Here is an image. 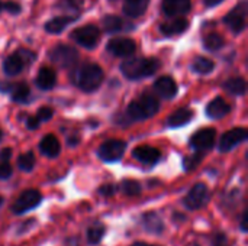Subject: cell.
Here are the masks:
<instances>
[{
  "label": "cell",
  "mask_w": 248,
  "mask_h": 246,
  "mask_svg": "<svg viewBox=\"0 0 248 246\" xmlns=\"http://www.w3.org/2000/svg\"><path fill=\"white\" fill-rule=\"evenodd\" d=\"M105 78L103 70L97 64H83L77 67L71 74V81L80 90L86 93H92L97 90Z\"/></svg>",
  "instance_id": "6da1fadb"
},
{
  "label": "cell",
  "mask_w": 248,
  "mask_h": 246,
  "mask_svg": "<svg viewBox=\"0 0 248 246\" xmlns=\"http://www.w3.org/2000/svg\"><path fill=\"white\" fill-rule=\"evenodd\" d=\"M160 68V61L155 58H131L122 62L121 71L129 80H140L155 74Z\"/></svg>",
  "instance_id": "7a4b0ae2"
},
{
  "label": "cell",
  "mask_w": 248,
  "mask_h": 246,
  "mask_svg": "<svg viewBox=\"0 0 248 246\" xmlns=\"http://www.w3.org/2000/svg\"><path fill=\"white\" fill-rule=\"evenodd\" d=\"M160 109L158 100L151 94H142L134 100L126 110V115L131 120H144L153 117Z\"/></svg>",
  "instance_id": "3957f363"
},
{
  "label": "cell",
  "mask_w": 248,
  "mask_h": 246,
  "mask_svg": "<svg viewBox=\"0 0 248 246\" xmlns=\"http://www.w3.org/2000/svg\"><path fill=\"white\" fill-rule=\"evenodd\" d=\"M33 58H35V55L32 52L25 51V49H19L17 52L9 55L3 61V71L7 75H17L26 64L33 61Z\"/></svg>",
  "instance_id": "277c9868"
},
{
  "label": "cell",
  "mask_w": 248,
  "mask_h": 246,
  "mask_svg": "<svg viewBox=\"0 0 248 246\" xmlns=\"http://www.w3.org/2000/svg\"><path fill=\"white\" fill-rule=\"evenodd\" d=\"M125 149H126V142L119 141V139H110V141L103 142L99 146L97 155L105 162H115L124 157Z\"/></svg>",
  "instance_id": "5b68a950"
},
{
  "label": "cell",
  "mask_w": 248,
  "mask_h": 246,
  "mask_svg": "<svg viewBox=\"0 0 248 246\" xmlns=\"http://www.w3.org/2000/svg\"><path fill=\"white\" fill-rule=\"evenodd\" d=\"M71 39H74V42H77L78 45L92 49L99 43L100 30L94 25H86V26L74 29V32L71 33Z\"/></svg>",
  "instance_id": "8992f818"
},
{
  "label": "cell",
  "mask_w": 248,
  "mask_h": 246,
  "mask_svg": "<svg viewBox=\"0 0 248 246\" xmlns=\"http://www.w3.org/2000/svg\"><path fill=\"white\" fill-rule=\"evenodd\" d=\"M42 202V196L38 190H26L23 191L12 206V212L15 215H23L32 209H35Z\"/></svg>",
  "instance_id": "52a82bcc"
},
{
  "label": "cell",
  "mask_w": 248,
  "mask_h": 246,
  "mask_svg": "<svg viewBox=\"0 0 248 246\" xmlns=\"http://www.w3.org/2000/svg\"><path fill=\"white\" fill-rule=\"evenodd\" d=\"M49 58H51V61L54 64H57V65H60L62 68H70L77 62L78 54L73 46L58 45L49 52Z\"/></svg>",
  "instance_id": "ba28073f"
},
{
  "label": "cell",
  "mask_w": 248,
  "mask_h": 246,
  "mask_svg": "<svg viewBox=\"0 0 248 246\" xmlns=\"http://www.w3.org/2000/svg\"><path fill=\"white\" fill-rule=\"evenodd\" d=\"M224 22L230 26V29L234 33H240L241 30H244L247 22V3L241 1L240 4H237L235 9H232L224 17Z\"/></svg>",
  "instance_id": "9c48e42d"
},
{
  "label": "cell",
  "mask_w": 248,
  "mask_h": 246,
  "mask_svg": "<svg viewBox=\"0 0 248 246\" xmlns=\"http://www.w3.org/2000/svg\"><path fill=\"white\" fill-rule=\"evenodd\" d=\"M215 139H217L215 129L205 128V129H201L196 133H193V136L190 138V146L198 152H203L214 146Z\"/></svg>",
  "instance_id": "30bf717a"
},
{
  "label": "cell",
  "mask_w": 248,
  "mask_h": 246,
  "mask_svg": "<svg viewBox=\"0 0 248 246\" xmlns=\"http://www.w3.org/2000/svg\"><path fill=\"white\" fill-rule=\"evenodd\" d=\"M248 138L247 129L244 128H234L228 132H225L219 141V151L221 152H230L240 144H243Z\"/></svg>",
  "instance_id": "8fae6325"
},
{
  "label": "cell",
  "mask_w": 248,
  "mask_h": 246,
  "mask_svg": "<svg viewBox=\"0 0 248 246\" xmlns=\"http://www.w3.org/2000/svg\"><path fill=\"white\" fill-rule=\"evenodd\" d=\"M208 197H209V193H208L206 186L205 184H196L195 187H192V190L185 197V206L189 210H198L206 204Z\"/></svg>",
  "instance_id": "7c38bea8"
},
{
  "label": "cell",
  "mask_w": 248,
  "mask_h": 246,
  "mask_svg": "<svg viewBox=\"0 0 248 246\" xmlns=\"http://www.w3.org/2000/svg\"><path fill=\"white\" fill-rule=\"evenodd\" d=\"M108 52H110L112 55L115 57H131L135 49H137V45L132 39H128V38H116V39H112L109 41L108 46H106Z\"/></svg>",
  "instance_id": "4fadbf2b"
},
{
  "label": "cell",
  "mask_w": 248,
  "mask_h": 246,
  "mask_svg": "<svg viewBox=\"0 0 248 246\" xmlns=\"http://www.w3.org/2000/svg\"><path fill=\"white\" fill-rule=\"evenodd\" d=\"M132 155L135 159H138L142 164H157L161 158V152L154 148V146H148V145H141L137 146L132 151Z\"/></svg>",
  "instance_id": "5bb4252c"
},
{
  "label": "cell",
  "mask_w": 248,
  "mask_h": 246,
  "mask_svg": "<svg viewBox=\"0 0 248 246\" xmlns=\"http://www.w3.org/2000/svg\"><path fill=\"white\" fill-rule=\"evenodd\" d=\"M192 9L190 0H163V12L167 16H182Z\"/></svg>",
  "instance_id": "9a60e30c"
},
{
  "label": "cell",
  "mask_w": 248,
  "mask_h": 246,
  "mask_svg": "<svg viewBox=\"0 0 248 246\" xmlns=\"http://www.w3.org/2000/svg\"><path fill=\"white\" fill-rule=\"evenodd\" d=\"M154 90L164 99H173L177 93V84L176 81L169 77V75H163L160 78L155 80L154 83Z\"/></svg>",
  "instance_id": "2e32d148"
},
{
  "label": "cell",
  "mask_w": 248,
  "mask_h": 246,
  "mask_svg": "<svg viewBox=\"0 0 248 246\" xmlns=\"http://www.w3.org/2000/svg\"><path fill=\"white\" fill-rule=\"evenodd\" d=\"M231 112V106L222 99V97H217L212 101H209V104L206 106V115L211 119H221L224 116H227Z\"/></svg>",
  "instance_id": "e0dca14e"
},
{
  "label": "cell",
  "mask_w": 248,
  "mask_h": 246,
  "mask_svg": "<svg viewBox=\"0 0 248 246\" xmlns=\"http://www.w3.org/2000/svg\"><path fill=\"white\" fill-rule=\"evenodd\" d=\"M39 151L42 152V155L48 158H55L60 155V151H61L60 141L54 135H45L42 141L39 142Z\"/></svg>",
  "instance_id": "ac0fdd59"
},
{
  "label": "cell",
  "mask_w": 248,
  "mask_h": 246,
  "mask_svg": "<svg viewBox=\"0 0 248 246\" xmlns=\"http://www.w3.org/2000/svg\"><path fill=\"white\" fill-rule=\"evenodd\" d=\"M0 90L4 91H10L12 99L17 103H26L29 96H31V90L25 83H17V84H4L0 86Z\"/></svg>",
  "instance_id": "d6986e66"
},
{
  "label": "cell",
  "mask_w": 248,
  "mask_h": 246,
  "mask_svg": "<svg viewBox=\"0 0 248 246\" xmlns=\"http://www.w3.org/2000/svg\"><path fill=\"white\" fill-rule=\"evenodd\" d=\"M35 83L41 90H51L57 83V74H55V71L52 68L42 67L36 74Z\"/></svg>",
  "instance_id": "ffe728a7"
},
{
  "label": "cell",
  "mask_w": 248,
  "mask_h": 246,
  "mask_svg": "<svg viewBox=\"0 0 248 246\" xmlns=\"http://www.w3.org/2000/svg\"><path fill=\"white\" fill-rule=\"evenodd\" d=\"M193 110L187 109V107H182L179 110H176L173 115H170L169 120H167V126L169 128H180L187 125L192 119H193Z\"/></svg>",
  "instance_id": "44dd1931"
},
{
  "label": "cell",
  "mask_w": 248,
  "mask_h": 246,
  "mask_svg": "<svg viewBox=\"0 0 248 246\" xmlns=\"http://www.w3.org/2000/svg\"><path fill=\"white\" fill-rule=\"evenodd\" d=\"M189 26V22L183 17H177V19H171L166 23L161 25V32L167 36H174L179 33H183Z\"/></svg>",
  "instance_id": "7402d4cb"
},
{
  "label": "cell",
  "mask_w": 248,
  "mask_h": 246,
  "mask_svg": "<svg viewBox=\"0 0 248 246\" xmlns=\"http://www.w3.org/2000/svg\"><path fill=\"white\" fill-rule=\"evenodd\" d=\"M150 0H124V12L131 17H138L145 13Z\"/></svg>",
  "instance_id": "603a6c76"
},
{
  "label": "cell",
  "mask_w": 248,
  "mask_h": 246,
  "mask_svg": "<svg viewBox=\"0 0 248 246\" xmlns=\"http://www.w3.org/2000/svg\"><path fill=\"white\" fill-rule=\"evenodd\" d=\"M142 226L145 228V231L151 233H161L164 231L163 220L154 212H148L142 216Z\"/></svg>",
  "instance_id": "cb8c5ba5"
},
{
  "label": "cell",
  "mask_w": 248,
  "mask_h": 246,
  "mask_svg": "<svg viewBox=\"0 0 248 246\" xmlns=\"http://www.w3.org/2000/svg\"><path fill=\"white\" fill-rule=\"evenodd\" d=\"M224 88L232 96H243L247 90L246 80L241 77H232L224 83Z\"/></svg>",
  "instance_id": "d4e9b609"
},
{
  "label": "cell",
  "mask_w": 248,
  "mask_h": 246,
  "mask_svg": "<svg viewBox=\"0 0 248 246\" xmlns=\"http://www.w3.org/2000/svg\"><path fill=\"white\" fill-rule=\"evenodd\" d=\"M76 19L73 16H58V17H54L51 19L46 25H45V29L46 32L49 33H60L64 28H67L71 22H74Z\"/></svg>",
  "instance_id": "484cf974"
},
{
  "label": "cell",
  "mask_w": 248,
  "mask_h": 246,
  "mask_svg": "<svg viewBox=\"0 0 248 246\" xmlns=\"http://www.w3.org/2000/svg\"><path fill=\"white\" fill-rule=\"evenodd\" d=\"M103 28L106 32L109 33H115V32H121L126 28H129L119 16H115V14H109V16H105L103 17Z\"/></svg>",
  "instance_id": "4316f807"
},
{
  "label": "cell",
  "mask_w": 248,
  "mask_h": 246,
  "mask_svg": "<svg viewBox=\"0 0 248 246\" xmlns=\"http://www.w3.org/2000/svg\"><path fill=\"white\" fill-rule=\"evenodd\" d=\"M192 68L195 72L198 74H209L214 68H215V62L209 58H205V57H198L193 64H192Z\"/></svg>",
  "instance_id": "83f0119b"
},
{
  "label": "cell",
  "mask_w": 248,
  "mask_h": 246,
  "mask_svg": "<svg viewBox=\"0 0 248 246\" xmlns=\"http://www.w3.org/2000/svg\"><path fill=\"white\" fill-rule=\"evenodd\" d=\"M105 236V226L102 223H94L87 229V241L92 245L99 244Z\"/></svg>",
  "instance_id": "f1b7e54d"
},
{
  "label": "cell",
  "mask_w": 248,
  "mask_h": 246,
  "mask_svg": "<svg viewBox=\"0 0 248 246\" xmlns=\"http://www.w3.org/2000/svg\"><path fill=\"white\" fill-rule=\"evenodd\" d=\"M121 190L125 196H129V197H134V196H138L142 190L141 184L135 180H124L121 183Z\"/></svg>",
  "instance_id": "f546056e"
},
{
  "label": "cell",
  "mask_w": 248,
  "mask_h": 246,
  "mask_svg": "<svg viewBox=\"0 0 248 246\" xmlns=\"http://www.w3.org/2000/svg\"><path fill=\"white\" fill-rule=\"evenodd\" d=\"M203 43H205V48H206V49H209V51H217V49L222 48L225 42H224V38H222L219 33H209V35L205 38Z\"/></svg>",
  "instance_id": "4dcf8cb0"
},
{
  "label": "cell",
  "mask_w": 248,
  "mask_h": 246,
  "mask_svg": "<svg viewBox=\"0 0 248 246\" xmlns=\"http://www.w3.org/2000/svg\"><path fill=\"white\" fill-rule=\"evenodd\" d=\"M35 155L32 152H26V154H22L19 155L17 158V167L22 170V171H31L33 167H35Z\"/></svg>",
  "instance_id": "1f68e13d"
},
{
  "label": "cell",
  "mask_w": 248,
  "mask_h": 246,
  "mask_svg": "<svg viewBox=\"0 0 248 246\" xmlns=\"http://www.w3.org/2000/svg\"><path fill=\"white\" fill-rule=\"evenodd\" d=\"M52 116H54V110H52L51 107H41V109L36 112V115H35V117H36V120H38L39 123L48 122Z\"/></svg>",
  "instance_id": "d6a6232c"
},
{
  "label": "cell",
  "mask_w": 248,
  "mask_h": 246,
  "mask_svg": "<svg viewBox=\"0 0 248 246\" xmlns=\"http://www.w3.org/2000/svg\"><path fill=\"white\" fill-rule=\"evenodd\" d=\"M13 170L9 161H0V180H7L12 175Z\"/></svg>",
  "instance_id": "836d02e7"
},
{
  "label": "cell",
  "mask_w": 248,
  "mask_h": 246,
  "mask_svg": "<svg viewBox=\"0 0 248 246\" xmlns=\"http://www.w3.org/2000/svg\"><path fill=\"white\" fill-rule=\"evenodd\" d=\"M10 12V13H19L20 7L17 3H13V1H0V12Z\"/></svg>",
  "instance_id": "e575fe53"
},
{
  "label": "cell",
  "mask_w": 248,
  "mask_h": 246,
  "mask_svg": "<svg viewBox=\"0 0 248 246\" xmlns=\"http://www.w3.org/2000/svg\"><path fill=\"white\" fill-rule=\"evenodd\" d=\"M201 159H202L201 152H198V154H196L195 157H192V158H186V159H185V168H186V170L195 168V167L201 162Z\"/></svg>",
  "instance_id": "d590c367"
},
{
  "label": "cell",
  "mask_w": 248,
  "mask_h": 246,
  "mask_svg": "<svg viewBox=\"0 0 248 246\" xmlns=\"http://www.w3.org/2000/svg\"><path fill=\"white\" fill-rule=\"evenodd\" d=\"M116 191V187L112 186V184H105L99 188V194L105 196V197H109V196H113Z\"/></svg>",
  "instance_id": "8d00e7d4"
},
{
  "label": "cell",
  "mask_w": 248,
  "mask_h": 246,
  "mask_svg": "<svg viewBox=\"0 0 248 246\" xmlns=\"http://www.w3.org/2000/svg\"><path fill=\"white\" fill-rule=\"evenodd\" d=\"M214 246H230L228 245V238L224 233H217L212 241Z\"/></svg>",
  "instance_id": "74e56055"
},
{
  "label": "cell",
  "mask_w": 248,
  "mask_h": 246,
  "mask_svg": "<svg viewBox=\"0 0 248 246\" xmlns=\"http://www.w3.org/2000/svg\"><path fill=\"white\" fill-rule=\"evenodd\" d=\"M39 122L36 120V117L35 116H28V120H26V126H28V129H31V130H35V129H38L39 128Z\"/></svg>",
  "instance_id": "f35d334b"
},
{
  "label": "cell",
  "mask_w": 248,
  "mask_h": 246,
  "mask_svg": "<svg viewBox=\"0 0 248 246\" xmlns=\"http://www.w3.org/2000/svg\"><path fill=\"white\" fill-rule=\"evenodd\" d=\"M10 157H12V149L10 148H6V149L0 151V159L1 161H9Z\"/></svg>",
  "instance_id": "ab89813d"
},
{
  "label": "cell",
  "mask_w": 248,
  "mask_h": 246,
  "mask_svg": "<svg viewBox=\"0 0 248 246\" xmlns=\"http://www.w3.org/2000/svg\"><path fill=\"white\" fill-rule=\"evenodd\" d=\"M241 229L247 232V212L243 213V220H241Z\"/></svg>",
  "instance_id": "60d3db41"
},
{
  "label": "cell",
  "mask_w": 248,
  "mask_h": 246,
  "mask_svg": "<svg viewBox=\"0 0 248 246\" xmlns=\"http://www.w3.org/2000/svg\"><path fill=\"white\" fill-rule=\"evenodd\" d=\"M221 1H224V0H206L205 3H206V6H209V7H214V6L219 4Z\"/></svg>",
  "instance_id": "b9f144b4"
},
{
  "label": "cell",
  "mask_w": 248,
  "mask_h": 246,
  "mask_svg": "<svg viewBox=\"0 0 248 246\" xmlns=\"http://www.w3.org/2000/svg\"><path fill=\"white\" fill-rule=\"evenodd\" d=\"M132 246H150V245H147V244H142V242H137V244H134Z\"/></svg>",
  "instance_id": "7bdbcfd3"
},
{
  "label": "cell",
  "mask_w": 248,
  "mask_h": 246,
  "mask_svg": "<svg viewBox=\"0 0 248 246\" xmlns=\"http://www.w3.org/2000/svg\"><path fill=\"white\" fill-rule=\"evenodd\" d=\"M0 139H1V132H0Z\"/></svg>",
  "instance_id": "ee69618b"
}]
</instances>
